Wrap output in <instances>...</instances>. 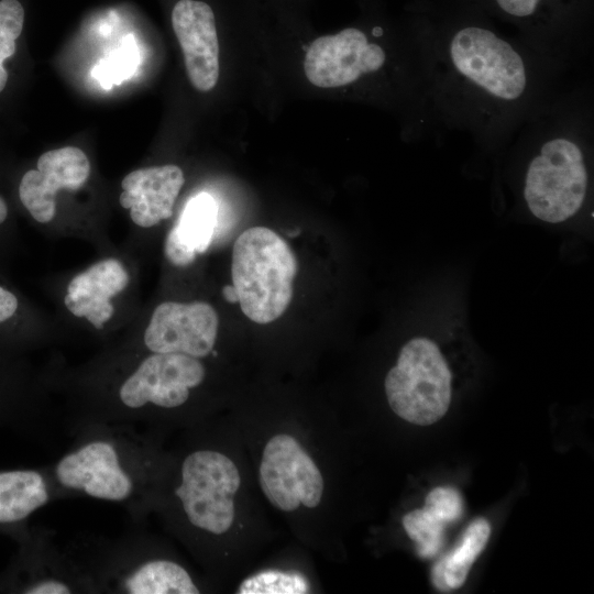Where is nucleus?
Masks as SVG:
<instances>
[{
    "instance_id": "nucleus-1",
    "label": "nucleus",
    "mask_w": 594,
    "mask_h": 594,
    "mask_svg": "<svg viewBox=\"0 0 594 594\" xmlns=\"http://www.w3.org/2000/svg\"><path fill=\"white\" fill-rule=\"evenodd\" d=\"M50 471L65 498L87 497L122 506L134 522L157 507L166 464L154 440L136 426L82 422Z\"/></svg>"
},
{
    "instance_id": "nucleus-2",
    "label": "nucleus",
    "mask_w": 594,
    "mask_h": 594,
    "mask_svg": "<svg viewBox=\"0 0 594 594\" xmlns=\"http://www.w3.org/2000/svg\"><path fill=\"white\" fill-rule=\"evenodd\" d=\"M206 378L200 359L183 353H154L139 360L114 384L84 403L70 426L82 422L139 425L178 410Z\"/></svg>"
},
{
    "instance_id": "nucleus-3",
    "label": "nucleus",
    "mask_w": 594,
    "mask_h": 594,
    "mask_svg": "<svg viewBox=\"0 0 594 594\" xmlns=\"http://www.w3.org/2000/svg\"><path fill=\"white\" fill-rule=\"evenodd\" d=\"M464 358L468 343L458 324L409 339L384 381L391 409L418 426L440 420L452 402L460 370L454 363Z\"/></svg>"
},
{
    "instance_id": "nucleus-4",
    "label": "nucleus",
    "mask_w": 594,
    "mask_h": 594,
    "mask_svg": "<svg viewBox=\"0 0 594 594\" xmlns=\"http://www.w3.org/2000/svg\"><path fill=\"white\" fill-rule=\"evenodd\" d=\"M70 548L91 576L97 594L200 593L190 573L156 553L139 531L116 540L82 538L74 540Z\"/></svg>"
},
{
    "instance_id": "nucleus-5",
    "label": "nucleus",
    "mask_w": 594,
    "mask_h": 594,
    "mask_svg": "<svg viewBox=\"0 0 594 594\" xmlns=\"http://www.w3.org/2000/svg\"><path fill=\"white\" fill-rule=\"evenodd\" d=\"M297 260L287 242L273 230L252 227L233 244L232 285L242 312L256 323H270L288 308Z\"/></svg>"
},
{
    "instance_id": "nucleus-6",
    "label": "nucleus",
    "mask_w": 594,
    "mask_h": 594,
    "mask_svg": "<svg viewBox=\"0 0 594 594\" xmlns=\"http://www.w3.org/2000/svg\"><path fill=\"white\" fill-rule=\"evenodd\" d=\"M447 54L454 75L485 100L518 102L529 86V69L515 46L493 30L465 24L451 35Z\"/></svg>"
},
{
    "instance_id": "nucleus-7",
    "label": "nucleus",
    "mask_w": 594,
    "mask_h": 594,
    "mask_svg": "<svg viewBox=\"0 0 594 594\" xmlns=\"http://www.w3.org/2000/svg\"><path fill=\"white\" fill-rule=\"evenodd\" d=\"M240 484L239 470L230 458L199 448L182 459L169 495L191 529L220 536L233 524V497Z\"/></svg>"
},
{
    "instance_id": "nucleus-8",
    "label": "nucleus",
    "mask_w": 594,
    "mask_h": 594,
    "mask_svg": "<svg viewBox=\"0 0 594 594\" xmlns=\"http://www.w3.org/2000/svg\"><path fill=\"white\" fill-rule=\"evenodd\" d=\"M590 184L585 153L572 138L553 136L530 160L524 179V199L540 221L558 224L583 207Z\"/></svg>"
},
{
    "instance_id": "nucleus-9",
    "label": "nucleus",
    "mask_w": 594,
    "mask_h": 594,
    "mask_svg": "<svg viewBox=\"0 0 594 594\" xmlns=\"http://www.w3.org/2000/svg\"><path fill=\"white\" fill-rule=\"evenodd\" d=\"M14 541L18 549L0 572V593L97 594L79 558L70 546L61 548L53 531L29 526Z\"/></svg>"
},
{
    "instance_id": "nucleus-10",
    "label": "nucleus",
    "mask_w": 594,
    "mask_h": 594,
    "mask_svg": "<svg viewBox=\"0 0 594 594\" xmlns=\"http://www.w3.org/2000/svg\"><path fill=\"white\" fill-rule=\"evenodd\" d=\"M261 487L276 508L293 512L300 504L317 507L323 493L318 466L289 435L272 437L266 443L260 465Z\"/></svg>"
},
{
    "instance_id": "nucleus-11",
    "label": "nucleus",
    "mask_w": 594,
    "mask_h": 594,
    "mask_svg": "<svg viewBox=\"0 0 594 594\" xmlns=\"http://www.w3.org/2000/svg\"><path fill=\"white\" fill-rule=\"evenodd\" d=\"M386 61L383 46L351 26L315 38L306 52L304 69L314 86L339 88L380 72Z\"/></svg>"
},
{
    "instance_id": "nucleus-12",
    "label": "nucleus",
    "mask_w": 594,
    "mask_h": 594,
    "mask_svg": "<svg viewBox=\"0 0 594 594\" xmlns=\"http://www.w3.org/2000/svg\"><path fill=\"white\" fill-rule=\"evenodd\" d=\"M218 327L216 310L205 301H165L154 309L143 342L154 353H183L201 359L213 351Z\"/></svg>"
},
{
    "instance_id": "nucleus-13",
    "label": "nucleus",
    "mask_w": 594,
    "mask_h": 594,
    "mask_svg": "<svg viewBox=\"0 0 594 594\" xmlns=\"http://www.w3.org/2000/svg\"><path fill=\"white\" fill-rule=\"evenodd\" d=\"M172 26L182 47L190 84L199 91L213 89L219 79V40L212 7L201 0H178Z\"/></svg>"
},
{
    "instance_id": "nucleus-14",
    "label": "nucleus",
    "mask_w": 594,
    "mask_h": 594,
    "mask_svg": "<svg viewBox=\"0 0 594 594\" xmlns=\"http://www.w3.org/2000/svg\"><path fill=\"white\" fill-rule=\"evenodd\" d=\"M90 175V163L78 147L65 146L43 153L37 169L28 170L19 186V196L31 216L41 223L53 220L56 194L61 189L76 190Z\"/></svg>"
},
{
    "instance_id": "nucleus-15",
    "label": "nucleus",
    "mask_w": 594,
    "mask_h": 594,
    "mask_svg": "<svg viewBox=\"0 0 594 594\" xmlns=\"http://www.w3.org/2000/svg\"><path fill=\"white\" fill-rule=\"evenodd\" d=\"M63 498L48 465L0 470V534L15 540L35 512Z\"/></svg>"
},
{
    "instance_id": "nucleus-16",
    "label": "nucleus",
    "mask_w": 594,
    "mask_h": 594,
    "mask_svg": "<svg viewBox=\"0 0 594 594\" xmlns=\"http://www.w3.org/2000/svg\"><path fill=\"white\" fill-rule=\"evenodd\" d=\"M184 183V173L176 165L139 168L123 178L119 201L130 209L136 226L150 228L172 217Z\"/></svg>"
},
{
    "instance_id": "nucleus-17",
    "label": "nucleus",
    "mask_w": 594,
    "mask_h": 594,
    "mask_svg": "<svg viewBox=\"0 0 594 594\" xmlns=\"http://www.w3.org/2000/svg\"><path fill=\"white\" fill-rule=\"evenodd\" d=\"M129 284V274L116 258L102 260L76 275L67 286L66 308L101 330L112 317L111 298Z\"/></svg>"
},
{
    "instance_id": "nucleus-18",
    "label": "nucleus",
    "mask_w": 594,
    "mask_h": 594,
    "mask_svg": "<svg viewBox=\"0 0 594 594\" xmlns=\"http://www.w3.org/2000/svg\"><path fill=\"white\" fill-rule=\"evenodd\" d=\"M217 215V202L208 193H200L187 201L165 240V256L173 265L187 266L197 254L207 251L213 238Z\"/></svg>"
},
{
    "instance_id": "nucleus-19",
    "label": "nucleus",
    "mask_w": 594,
    "mask_h": 594,
    "mask_svg": "<svg viewBox=\"0 0 594 594\" xmlns=\"http://www.w3.org/2000/svg\"><path fill=\"white\" fill-rule=\"evenodd\" d=\"M491 525L485 518L474 519L463 531L457 546L443 556L431 570V582L441 592L460 588L485 549Z\"/></svg>"
},
{
    "instance_id": "nucleus-20",
    "label": "nucleus",
    "mask_w": 594,
    "mask_h": 594,
    "mask_svg": "<svg viewBox=\"0 0 594 594\" xmlns=\"http://www.w3.org/2000/svg\"><path fill=\"white\" fill-rule=\"evenodd\" d=\"M140 62L139 51L132 35L122 38L119 47L100 58L91 74L102 88L109 90L113 85H120L130 79L136 72Z\"/></svg>"
},
{
    "instance_id": "nucleus-21",
    "label": "nucleus",
    "mask_w": 594,
    "mask_h": 594,
    "mask_svg": "<svg viewBox=\"0 0 594 594\" xmlns=\"http://www.w3.org/2000/svg\"><path fill=\"white\" fill-rule=\"evenodd\" d=\"M403 526L415 542L420 558L435 557L444 543L446 524L425 508L414 509L403 518Z\"/></svg>"
},
{
    "instance_id": "nucleus-22",
    "label": "nucleus",
    "mask_w": 594,
    "mask_h": 594,
    "mask_svg": "<svg viewBox=\"0 0 594 594\" xmlns=\"http://www.w3.org/2000/svg\"><path fill=\"white\" fill-rule=\"evenodd\" d=\"M576 0H493L509 19L526 24H542L566 12Z\"/></svg>"
},
{
    "instance_id": "nucleus-23",
    "label": "nucleus",
    "mask_w": 594,
    "mask_h": 594,
    "mask_svg": "<svg viewBox=\"0 0 594 594\" xmlns=\"http://www.w3.org/2000/svg\"><path fill=\"white\" fill-rule=\"evenodd\" d=\"M309 592L308 581L297 572L268 570L245 579L238 594H304Z\"/></svg>"
},
{
    "instance_id": "nucleus-24",
    "label": "nucleus",
    "mask_w": 594,
    "mask_h": 594,
    "mask_svg": "<svg viewBox=\"0 0 594 594\" xmlns=\"http://www.w3.org/2000/svg\"><path fill=\"white\" fill-rule=\"evenodd\" d=\"M23 21L24 10L18 0L0 1V63L14 54Z\"/></svg>"
},
{
    "instance_id": "nucleus-25",
    "label": "nucleus",
    "mask_w": 594,
    "mask_h": 594,
    "mask_svg": "<svg viewBox=\"0 0 594 594\" xmlns=\"http://www.w3.org/2000/svg\"><path fill=\"white\" fill-rule=\"evenodd\" d=\"M424 508L446 525L459 520L464 510L460 492L452 486H438L425 499Z\"/></svg>"
},
{
    "instance_id": "nucleus-26",
    "label": "nucleus",
    "mask_w": 594,
    "mask_h": 594,
    "mask_svg": "<svg viewBox=\"0 0 594 594\" xmlns=\"http://www.w3.org/2000/svg\"><path fill=\"white\" fill-rule=\"evenodd\" d=\"M19 306L18 298L0 286V323L10 319Z\"/></svg>"
},
{
    "instance_id": "nucleus-27",
    "label": "nucleus",
    "mask_w": 594,
    "mask_h": 594,
    "mask_svg": "<svg viewBox=\"0 0 594 594\" xmlns=\"http://www.w3.org/2000/svg\"><path fill=\"white\" fill-rule=\"evenodd\" d=\"M224 299L231 304L238 302V294L233 285H227L222 288Z\"/></svg>"
},
{
    "instance_id": "nucleus-28",
    "label": "nucleus",
    "mask_w": 594,
    "mask_h": 594,
    "mask_svg": "<svg viewBox=\"0 0 594 594\" xmlns=\"http://www.w3.org/2000/svg\"><path fill=\"white\" fill-rule=\"evenodd\" d=\"M8 80V73L3 67V63H0V92L4 89Z\"/></svg>"
},
{
    "instance_id": "nucleus-29",
    "label": "nucleus",
    "mask_w": 594,
    "mask_h": 594,
    "mask_svg": "<svg viewBox=\"0 0 594 594\" xmlns=\"http://www.w3.org/2000/svg\"><path fill=\"white\" fill-rule=\"evenodd\" d=\"M8 216V207L3 198L0 196V223H2Z\"/></svg>"
}]
</instances>
